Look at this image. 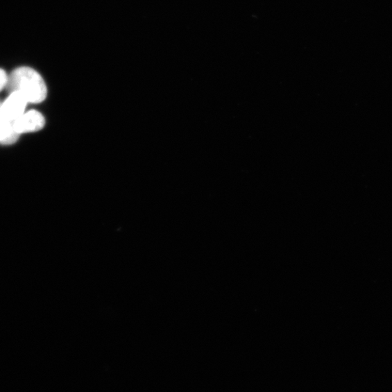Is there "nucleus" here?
Wrapping results in <instances>:
<instances>
[{
  "label": "nucleus",
  "instance_id": "4",
  "mask_svg": "<svg viewBox=\"0 0 392 392\" xmlns=\"http://www.w3.org/2000/svg\"><path fill=\"white\" fill-rule=\"evenodd\" d=\"M12 130V123L0 118V144L3 142Z\"/></svg>",
  "mask_w": 392,
  "mask_h": 392
},
{
  "label": "nucleus",
  "instance_id": "5",
  "mask_svg": "<svg viewBox=\"0 0 392 392\" xmlns=\"http://www.w3.org/2000/svg\"><path fill=\"white\" fill-rule=\"evenodd\" d=\"M20 135L15 132L14 130L12 133L3 141L0 144L4 146H10L17 142L19 139Z\"/></svg>",
  "mask_w": 392,
  "mask_h": 392
},
{
  "label": "nucleus",
  "instance_id": "1",
  "mask_svg": "<svg viewBox=\"0 0 392 392\" xmlns=\"http://www.w3.org/2000/svg\"><path fill=\"white\" fill-rule=\"evenodd\" d=\"M6 89L9 93H19L28 103H40L48 96V88L42 76L27 67L15 69L9 75Z\"/></svg>",
  "mask_w": 392,
  "mask_h": 392
},
{
  "label": "nucleus",
  "instance_id": "6",
  "mask_svg": "<svg viewBox=\"0 0 392 392\" xmlns=\"http://www.w3.org/2000/svg\"><path fill=\"white\" fill-rule=\"evenodd\" d=\"M8 77L9 76L7 74L6 71L0 69V92L6 88L8 83Z\"/></svg>",
  "mask_w": 392,
  "mask_h": 392
},
{
  "label": "nucleus",
  "instance_id": "2",
  "mask_svg": "<svg viewBox=\"0 0 392 392\" xmlns=\"http://www.w3.org/2000/svg\"><path fill=\"white\" fill-rule=\"evenodd\" d=\"M28 103L19 93H10V96L3 103L0 104V118L13 122L26 112Z\"/></svg>",
  "mask_w": 392,
  "mask_h": 392
},
{
  "label": "nucleus",
  "instance_id": "3",
  "mask_svg": "<svg viewBox=\"0 0 392 392\" xmlns=\"http://www.w3.org/2000/svg\"><path fill=\"white\" fill-rule=\"evenodd\" d=\"M12 125L13 130L19 135L36 133L44 128L45 119L40 112L31 110L12 122Z\"/></svg>",
  "mask_w": 392,
  "mask_h": 392
}]
</instances>
